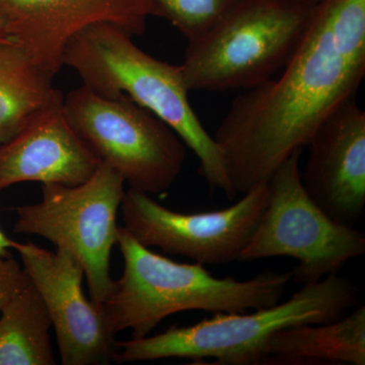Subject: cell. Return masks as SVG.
I'll return each mask as SVG.
<instances>
[{"mask_svg":"<svg viewBox=\"0 0 365 365\" xmlns=\"http://www.w3.org/2000/svg\"><path fill=\"white\" fill-rule=\"evenodd\" d=\"M98 165L69 124L62 101L0 144V192L23 182L76 186L88 181Z\"/></svg>","mask_w":365,"mask_h":365,"instance_id":"cell-13","label":"cell"},{"mask_svg":"<svg viewBox=\"0 0 365 365\" xmlns=\"http://www.w3.org/2000/svg\"><path fill=\"white\" fill-rule=\"evenodd\" d=\"M292 1L299 2V4H307V6H318L322 0H292Z\"/></svg>","mask_w":365,"mask_h":365,"instance_id":"cell-21","label":"cell"},{"mask_svg":"<svg viewBox=\"0 0 365 365\" xmlns=\"http://www.w3.org/2000/svg\"><path fill=\"white\" fill-rule=\"evenodd\" d=\"M239 0H146L150 16L170 21L191 41L208 31Z\"/></svg>","mask_w":365,"mask_h":365,"instance_id":"cell-17","label":"cell"},{"mask_svg":"<svg viewBox=\"0 0 365 365\" xmlns=\"http://www.w3.org/2000/svg\"><path fill=\"white\" fill-rule=\"evenodd\" d=\"M0 314V365L56 364L50 340L51 319L28 275Z\"/></svg>","mask_w":365,"mask_h":365,"instance_id":"cell-16","label":"cell"},{"mask_svg":"<svg viewBox=\"0 0 365 365\" xmlns=\"http://www.w3.org/2000/svg\"><path fill=\"white\" fill-rule=\"evenodd\" d=\"M26 279L25 270L11 256L0 259V312L23 287Z\"/></svg>","mask_w":365,"mask_h":365,"instance_id":"cell-18","label":"cell"},{"mask_svg":"<svg viewBox=\"0 0 365 365\" xmlns=\"http://www.w3.org/2000/svg\"><path fill=\"white\" fill-rule=\"evenodd\" d=\"M23 268L47 307L63 365H107L116 351V333L103 307L86 299L85 271L71 254L32 242H14Z\"/></svg>","mask_w":365,"mask_h":365,"instance_id":"cell-10","label":"cell"},{"mask_svg":"<svg viewBox=\"0 0 365 365\" xmlns=\"http://www.w3.org/2000/svg\"><path fill=\"white\" fill-rule=\"evenodd\" d=\"M359 302V288L331 274L302 285L289 299L254 313H220L192 326H173L140 339L116 341L117 364L165 359H215V364H261L269 339L283 329L337 321Z\"/></svg>","mask_w":365,"mask_h":365,"instance_id":"cell-4","label":"cell"},{"mask_svg":"<svg viewBox=\"0 0 365 365\" xmlns=\"http://www.w3.org/2000/svg\"><path fill=\"white\" fill-rule=\"evenodd\" d=\"M13 42L9 36L6 19L0 14V43Z\"/></svg>","mask_w":365,"mask_h":365,"instance_id":"cell-20","label":"cell"},{"mask_svg":"<svg viewBox=\"0 0 365 365\" xmlns=\"http://www.w3.org/2000/svg\"><path fill=\"white\" fill-rule=\"evenodd\" d=\"M63 111L91 153L129 188L160 195L181 175L186 160L182 139L128 98L105 97L83 86L63 98Z\"/></svg>","mask_w":365,"mask_h":365,"instance_id":"cell-6","label":"cell"},{"mask_svg":"<svg viewBox=\"0 0 365 365\" xmlns=\"http://www.w3.org/2000/svg\"><path fill=\"white\" fill-rule=\"evenodd\" d=\"M53 78L16 43H0V144L62 103Z\"/></svg>","mask_w":365,"mask_h":365,"instance_id":"cell-15","label":"cell"},{"mask_svg":"<svg viewBox=\"0 0 365 365\" xmlns=\"http://www.w3.org/2000/svg\"><path fill=\"white\" fill-rule=\"evenodd\" d=\"M124 185L119 173L100 163L88 181L44 184L40 202L16 208L14 232L39 235L71 254L83 266L91 299L98 306L114 285L110 259L118 242Z\"/></svg>","mask_w":365,"mask_h":365,"instance_id":"cell-8","label":"cell"},{"mask_svg":"<svg viewBox=\"0 0 365 365\" xmlns=\"http://www.w3.org/2000/svg\"><path fill=\"white\" fill-rule=\"evenodd\" d=\"M365 364V306L337 321L283 329L269 339L261 364Z\"/></svg>","mask_w":365,"mask_h":365,"instance_id":"cell-14","label":"cell"},{"mask_svg":"<svg viewBox=\"0 0 365 365\" xmlns=\"http://www.w3.org/2000/svg\"><path fill=\"white\" fill-rule=\"evenodd\" d=\"M365 76V0H322L279 78L235 98L215 138L235 195L304 150Z\"/></svg>","mask_w":365,"mask_h":365,"instance_id":"cell-1","label":"cell"},{"mask_svg":"<svg viewBox=\"0 0 365 365\" xmlns=\"http://www.w3.org/2000/svg\"><path fill=\"white\" fill-rule=\"evenodd\" d=\"M0 14L13 42L53 76L81 31L112 24L134 37L143 35L150 16L146 0H0Z\"/></svg>","mask_w":365,"mask_h":365,"instance_id":"cell-11","label":"cell"},{"mask_svg":"<svg viewBox=\"0 0 365 365\" xmlns=\"http://www.w3.org/2000/svg\"><path fill=\"white\" fill-rule=\"evenodd\" d=\"M302 150L290 155L269 180L270 196L240 261L274 257L295 259L292 271L299 285L337 274L365 254V235L326 215L307 193L300 178Z\"/></svg>","mask_w":365,"mask_h":365,"instance_id":"cell-7","label":"cell"},{"mask_svg":"<svg viewBox=\"0 0 365 365\" xmlns=\"http://www.w3.org/2000/svg\"><path fill=\"white\" fill-rule=\"evenodd\" d=\"M130 34L97 24L72 38L63 66L78 72L83 86L108 98L126 97L168 125L195 153L199 172L211 189L235 199L222 153L188 98L179 66L160 61L137 47Z\"/></svg>","mask_w":365,"mask_h":365,"instance_id":"cell-3","label":"cell"},{"mask_svg":"<svg viewBox=\"0 0 365 365\" xmlns=\"http://www.w3.org/2000/svg\"><path fill=\"white\" fill-rule=\"evenodd\" d=\"M307 146V193L332 220L355 227L365 208V112L356 98L327 118Z\"/></svg>","mask_w":365,"mask_h":365,"instance_id":"cell-12","label":"cell"},{"mask_svg":"<svg viewBox=\"0 0 365 365\" xmlns=\"http://www.w3.org/2000/svg\"><path fill=\"white\" fill-rule=\"evenodd\" d=\"M316 6L292 0H239L188 41L180 66L191 91L249 90L272 78L297 51Z\"/></svg>","mask_w":365,"mask_h":365,"instance_id":"cell-5","label":"cell"},{"mask_svg":"<svg viewBox=\"0 0 365 365\" xmlns=\"http://www.w3.org/2000/svg\"><path fill=\"white\" fill-rule=\"evenodd\" d=\"M121 277L101 306L115 333L150 336L167 317L188 311L244 313L281 302L292 272L266 271L248 280L217 278L199 263H179L150 251L119 227Z\"/></svg>","mask_w":365,"mask_h":365,"instance_id":"cell-2","label":"cell"},{"mask_svg":"<svg viewBox=\"0 0 365 365\" xmlns=\"http://www.w3.org/2000/svg\"><path fill=\"white\" fill-rule=\"evenodd\" d=\"M11 241L9 237H7L4 234L1 230H0V258H4L9 253V249L11 247Z\"/></svg>","mask_w":365,"mask_h":365,"instance_id":"cell-19","label":"cell"},{"mask_svg":"<svg viewBox=\"0 0 365 365\" xmlns=\"http://www.w3.org/2000/svg\"><path fill=\"white\" fill-rule=\"evenodd\" d=\"M269 196L266 182L242 194L227 208L182 213L129 188L120 209L123 227L143 246L187 257L201 265L220 266L240 261L267 207Z\"/></svg>","mask_w":365,"mask_h":365,"instance_id":"cell-9","label":"cell"}]
</instances>
